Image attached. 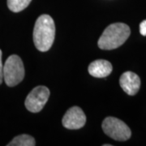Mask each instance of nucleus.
<instances>
[{"mask_svg":"<svg viewBox=\"0 0 146 146\" xmlns=\"http://www.w3.org/2000/svg\"><path fill=\"white\" fill-rule=\"evenodd\" d=\"M102 130L113 140L125 141L130 139L131 131L124 122L115 117H107L102 123Z\"/></svg>","mask_w":146,"mask_h":146,"instance_id":"nucleus-4","label":"nucleus"},{"mask_svg":"<svg viewBox=\"0 0 146 146\" xmlns=\"http://www.w3.org/2000/svg\"><path fill=\"white\" fill-rule=\"evenodd\" d=\"M50 90L46 86H36L27 96L25 107L32 113L40 112L47 102L50 97Z\"/></svg>","mask_w":146,"mask_h":146,"instance_id":"nucleus-5","label":"nucleus"},{"mask_svg":"<svg viewBox=\"0 0 146 146\" xmlns=\"http://www.w3.org/2000/svg\"><path fill=\"white\" fill-rule=\"evenodd\" d=\"M119 84L126 94L134 96L141 88V79L136 73L126 72L120 76Z\"/></svg>","mask_w":146,"mask_h":146,"instance_id":"nucleus-7","label":"nucleus"},{"mask_svg":"<svg viewBox=\"0 0 146 146\" xmlns=\"http://www.w3.org/2000/svg\"><path fill=\"white\" fill-rule=\"evenodd\" d=\"M32 0H7V7L13 12H20L25 9Z\"/></svg>","mask_w":146,"mask_h":146,"instance_id":"nucleus-10","label":"nucleus"},{"mask_svg":"<svg viewBox=\"0 0 146 146\" xmlns=\"http://www.w3.org/2000/svg\"><path fill=\"white\" fill-rule=\"evenodd\" d=\"M3 80V65L2 62V50H0V84Z\"/></svg>","mask_w":146,"mask_h":146,"instance_id":"nucleus-11","label":"nucleus"},{"mask_svg":"<svg viewBox=\"0 0 146 146\" xmlns=\"http://www.w3.org/2000/svg\"><path fill=\"white\" fill-rule=\"evenodd\" d=\"M140 33L142 36H146V20L140 24Z\"/></svg>","mask_w":146,"mask_h":146,"instance_id":"nucleus-12","label":"nucleus"},{"mask_svg":"<svg viewBox=\"0 0 146 146\" xmlns=\"http://www.w3.org/2000/svg\"><path fill=\"white\" fill-rule=\"evenodd\" d=\"M25 77V68L21 58L16 54L7 58L3 65V80L9 87L16 86Z\"/></svg>","mask_w":146,"mask_h":146,"instance_id":"nucleus-3","label":"nucleus"},{"mask_svg":"<svg viewBox=\"0 0 146 146\" xmlns=\"http://www.w3.org/2000/svg\"><path fill=\"white\" fill-rule=\"evenodd\" d=\"M54 36L55 25L51 16H39L33 29V42L36 49L42 52L49 50L52 46Z\"/></svg>","mask_w":146,"mask_h":146,"instance_id":"nucleus-1","label":"nucleus"},{"mask_svg":"<svg viewBox=\"0 0 146 146\" xmlns=\"http://www.w3.org/2000/svg\"><path fill=\"white\" fill-rule=\"evenodd\" d=\"M131 29L123 23L110 25L98 40V47L102 50H114L122 46L129 37Z\"/></svg>","mask_w":146,"mask_h":146,"instance_id":"nucleus-2","label":"nucleus"},{"mask_svg":"<svg viewBox=\"0 0 146 146\" xmlns=\"http://www.w3.org/2000/svg\"><path fill=\"white\" fill-rule=\"evenodd\" d=\"M85 123L86 116L83 110L78 106H73L68 110L62 121L63 127L71 130H76L83 127Z\"/></svg>","mask_w":146,"mask_h":146,"instance_id":"nucleus-6","label":"nucleus"},{"mask_svg":"<svg viewBox=\"0 0 146 146\" xmlns=\"http://www.w3.org/2000/svg\"><path fill=\"white\" fill-rule=\"evenodd\" d=\"M36 145V141L33 137L29 135L23 134L16 136L7 146H34Z\"/></svg>","mask_w":146,"mask_h":146,"instance_id":"nucleus-9","label":"nucleus"},{"mask_svg":"<svg viewBox=\"0 0 146 146\" xmlns=\"http://www.w3.org/2000/svg\"><path fill=\"white\" fill-rule=\"evenodd\" d=\"M113 67L107 60L98 59L89 64V74L96 78H104L112 72Z\"/></svg>","mask_w":146,"mask_h":146,"instance_id":"nucleus-8","label":"nucleus"}]
</instances>
